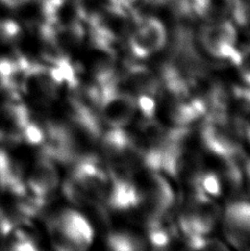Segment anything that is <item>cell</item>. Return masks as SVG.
Listing matches in <instances>:
<instances>
[{
	"mask_svg": "<svg viewBox=\"0 0 250 251\" xmlns=\"http://www.w3.org/2000/svg\"><path fill=\"white\" fill-rule=\"evenodd\" d=\"M48 230L59 250H81L93 241V228L86 217L74 209H63L49 218Z\"/></svg>",
	"mask_w": 250,
	"mask_h": 251,
	"instance_id": "1",
	"label": "cell"
},
{
	"mask_svg": "<svg viewBox=\"0 0 250 251\" xmlns=\"http://www.w3.org/2000/svg\"><path fill=\"white\" fill-rule=\"evenodd\" d=\"M98 115L109 128H125L137 113L136 100L115 80L98 86Z\"/></svg>",
	"mask_w": 250,
	"mask_h": 251,
	"instance_id": "2",
	"label": "cell"
},
{
	"mask_svg": "<svg viewBox=\"0 0 250 251\" xmlns=\"http://www.w3.org/2000/svg\"><path fill=\"white\" fill-rule=\"evenodd\" d=\"M200 39L203 48L211 56L218 60H226L237 64L239 50L237 43L236 25L230 18L202 21Z\"/></svg>",
	"mask_w": 250,
	"mask_h": 251,
	"instance_id": "3",
	"label": "cell"
},
{
	"mask_svg": "<svg viewBox=\"0 0 250 251\" xmlns=\"http://www.w3.org/2000/svg\"><path fill=\"white\" fill-rule=\"evenodd\" d=\"M218 207L212 197L192 190L180 215V227L185 238L193 236H207L215 226Z\"/></svg>",
	"mask_w": 250,
	"mask_h": 251,
	"instance_id": "4",
	"label": "cell"
},
{
	"mask_svg": "<svg viewBox=\"0 0 250 251\" xmlns=\"http://www.w3.org/2000/svg\"><path fill=\"white\" fill-rule=\"evenodd\" d=\"M168 39L167 28L159 18L138 11L135 25L128 35V48L136 59H146L163 49Z\"/></svg>",
	"mask_w": 250,
	"mask_h": 251,
	"instance_id": "5",
	"label": "cell"
},
{
	"mask_svg": "<svg viewBox=\"0 0 250 251\" xmlns=\"http://www.w3.org/2000/svg\"><path fill=\"white\" fill-rule=\"evenodd\" d=\"M25 183L26 192L31 196L46 203L60 183L59 171L54 161L41 154L33 163L30 171L25 174Z\"/></svg>",
	"mask_w": 250,
	"mask_h": 251,
	"instance_id": "6",
	"label": "cell"
},
{
	"mask_svg": "<svg viewBox=\"0 0 250 251\" xmlns=\"http://www.w3.org/2000/svg\"><path fill=\"white\" fill-rule=\"evenodd\" d=\"M114 80L119 88L130 94L135 100L140 96L157 98L161 93L160 79L152 71L141 64L127 65L122 74H116Z\"/></svg>",
	"mask_w": 250,
	"mask_h": 251,
	"instance_id": "7",
	"label": "cell"
},
{
	"mask_svg": "<svg viewBox=\"0 0 250 251\" xmlns=\"http://www.w3.org/2000/svg\"><path fill=\"white\" fill-rule=\"evenodd\" d=\"M225 234L231 244L238 248L250 245V201L236 197L226 206L224 213Z\"/></svg>",
	"mask_w": 250,
	"mask_h": 251,
	"instance_id": "8",
	"label": "cell"
},
{
	"mask_svg": "<svg viewBox=\"0 0 250 251\" xmlns=\"http://www.w3.org/2000/svg\"><path fill=\"white\" fill-rule=\"evenodd\" d=\"M200 22L230 18L235 0H190Z\"/></svg>",
	"mask_w": 250,
	"mask_h": 251,
	"instance_id": "9",
	"label": "cell"
},
{
	"mask_svg": "<svg viewBox=\"0 0 250 251\" xmlns=\"http://www.w3.org/2000/svg\"><path fill=\"white\" fill-rule=\"evenodd\" d=\"M24 37V22L13 17H0V53L15 51Z\"/></svg>",
	"mask_w": 250,
	"mask_h": 251,
	"instance_id": "10",
	"label": "cell"
},
{
	"mask_svg": "<svg viewBox=\"0 0 250 251\" xmlns=\"http://www.w3.org/2000/svg\"><path fill=\"white\" fill-rule=\"evenodd\" d=\"M17 57L16 50L12 54H0V93L11 95L15 91L17 78Z\"/></svg>",
	"mask_w": 250,
	"mask_h": 251,
	"instance_id": "11",
	"label": "cell"
},
{
	"mask_svg": "<svg viewBox=\"0 0 250 251\" xmlns=\"http://www.w3.org/2000/svg\"><path fill=\"white\" fill-rule=\"evenodd\" d=\"M107 244L111 250H141L146 248L145 241L128 231L111 232L107 238Z\"/></svg>",
	"mask_w": 250,
	"mask_h": 251,
	"instance_id": "12",
	"label": "cell"
},
{
	"mask_svg": "<svg viewBox=\"0 0 250 251\" xmlns=\"http://www.w3.org/2000/svg\"><path fill=\"white\" fill-rule=\"evenodd\" d=\"M231 20L250 35V0H238L235 2Z\"/></svg>",
	"mask_w": 250,
	"mask_h": 251,
	"instance_id": "13",
	"label": "cell"
},
{
	"mask_svg": "<svg viewBox=\"0 0 250 251\" xmlns=\"http://www.w3.org/2000/svg\"><path fill=\"white\" fill-rule=\"evenodd\" d=\"M236 66L238 67L239 75L243 82L247 86H250V44L244 50L239 51L238 62Z\"/></svg>",
	"mask_w": 250,
	"mask_h": 251,
	"instance_id": "14",
	"label": "cell"
},
{
	"mask_svg": "<svg viewBox=\"0 0 250 251\" xmlns=\"http://www.w3.org/2000/svg\"><path fill=\"white\" fill-rule=\"evenodd\" d=\"M37 0H0V6L8 11L22 12Z\"/></svg>",
	"mask_w": 250,
	"mask_h": 251,
	"instance_id": "15",
	"label": "cell"
},
{
	"mask_svg": "<svg viewBox=\"0 0 250 251\" xmlns=\"http://www.w3.org/2000/svg\"><path fill=\"white\" fill-rule=\"evenodd\" d=\"M240 167H242L243 173V182L247 185L248 191L250 193V158L246 155H243L240 159Z\"/></svg>",
	"mask_w": 250,
	"mask_h": 251,
	"instance_id": "16",
	"label": "cell"
},
{
	"mask_svg": "<svg viewBox=\"0 0 250 251\" xmlns=\"http://www.w3.org/2000/svg\"><path fill=\"white\" fill-rule=\"evenodd\" d=\"M114 1L125 4V6H128V7L137 9L138 6H140L142 0H114Z\"/></svg>",
	"mask_w": 250,
	"mask_h": 251,
	"instance_id": "17",
	"label": "cell"
},
{
	"mask_svg": "<svg viewBox=\"0 0 250 251\" xmlns=\"http://www.w3.org/2000/svg\"><path fill=\"white\" fill-rule=\"evenodd\" d=\"M243 120L245 126V138H247V140L250 142V114Z\"/></svg>",
	"mask_w": 250,
	"mask_h": 251,
	"instance_id": "18",
	"label": "cell"
}]
</instances>
